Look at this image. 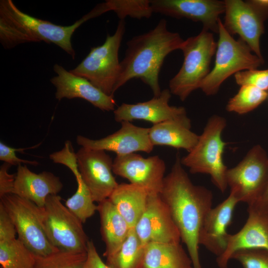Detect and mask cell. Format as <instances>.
<instances>
[{
  "mask_svg": "<svg viewBox=\"0 0 268 268\" xmlns=\"http://www.w3.org/2000/svg\"><path fill=\"white\" fill-rule=\"evenodd\" d=\"M0 203L11 218L18 238L36 256H46L59 251L45 232L42 208L14 194L0 198Z\"/></svg>",
  "mask_w": 268,
  "mask_h": 268,
  "instance_id": "obj_8",
  "label": "cell"
},
{
  "mask_svg": "<svg viewBox=\"0 0 268 268\" xmlns=\"http://www.w3.org/2000/svg\"><path fill=\"white\" fill-rule=\"evenodd\" d=\"M71 145L69 141H67L62 150L53 153L50 155V158L55 163L63 164L67 166L72 171L77 181L81 177L78 168L76 154L71 150Z\"/></svg>",
  "mask_w": 268,
  "mask_h": 268,
  "instance_id": "obj_34",
  "label": "cell"
},
{
  "mask_svg": "<svg viewBox=\"0 0 268 268\" xmlns=\"http://www.w3.org/2000/svg\"><path fill=\"white\" fill-rule=\"evenodd\" d=\"M248 217L237 233L229 234L226 249L216 258L220 268H227L233 254L244 249H262L268 251V213L248 206Z\"/></svg>",
  "mask_w": 268,
  "mask_h": 268,
  "instance_id": "obj_18",
  "label": "cell"
},
{
  "mask_svg": "<svg viewBox=\"0 0 268 268\" xmlns=\"http://www.w3.org/2000/svg\"><path fill=\"white\" fill-rule=\"evenodd\" d=\"M15 225L1 203H0V242L15 238Z\"/></svg>",
  "mask_w": 268,
  "mask_h": 268,
  "instance_id": "obj_36",
  "label": "cell"
},
{
  "mask_svg": "<svg viewBox=\"0 0 268 268\" xmlns=\"http://www.w3.org/2000/svg\"><path fill=\"white\" fill-rule=\"evenodd\" d=\"M226 126L224 118L216 115L211 116L196 146L181 158L182 165L188 167L191 173L210 175L213 184L221 193L228 187L226 177L228 168L223 161L226 143L221 137Z\"/></svg>",
  "mask_w": 268,
  "mask_h": 268,
  "instance_id": "obj_4",
  "label": "cell"
},
{
  "mask_svg": "<svg viewBox=\"0 0 268 268\" xmlns=\"http://www.w3.org/2000/svg\"><path fill=\"white\" fill-rule=\"evenodd\" d=\"M83 268H110L99 255L92 241H88L87 258Z\"/></svg>",
  "mask_w": 268,
  "mask_h": 268,
  "instance_id": "obj_38",
  "label": "cell"
},
{
  "mask_svg": "<svg viewBox=\"0 0 268 268\" xmlns=\"http://www.w3.org/2000/svg\"><path fill=\"white\" fill-rule=\"evenodd\" d=\"M224 27L232 36L238 35L252 52L263 59L260 38L264 33V22L268 13L261 9L253 0H226Z\"/></svg>",
  "mask_w": 268,
  "mask_h": 268,
  "instance_id": "obj_11",
  "label": "cell"
},
{
  "mask_svg": "<svg viewBox=\"0 0 268 268\" xmlns=\"http://www.w3.org/2000/svg\"><path fill=\"white\" fill-rule=\"evenodd\" d=\"M100 231L105 244L103 255L114 254L127 238L131 228L109 199L98 203Z\"/></svg>",
  "mask_w": 268,
  "mask_h": 268,
  "instance_id": "obj_22",
  "label": "cell"
},
{
  "mask_svg": "<svg viewBox=\"0 0 268 268\" xmlns=\"http://www.w3.org/2000/svg\"><path fill=\"white\" fill-rule=\"evenodd\" d=\"M106 12L102 3L69 26H61L32 16L19 10L11 0L0 1V41L5 49L28 42L54 43L74 59L71 38L88 20Z\"/></svg>",
  "mask_w": 268,
  "mask_h": 268,
  "instance_id": "obj_3",
  "label": "cell"
},
{
  "mask_svg": "<svg viewBox=\"0 0 268 268\" xmlns=\"http://www.w3.org/2000/svg\"><path fill=\"white\" fill-rule=\"evenodd\" d=\"M153 12L201 22L202 28L218 33L220 15L224 13V1L219 0H151Z\"/></svg>",
  "mask_w": 268,
  "mask_h": 268,
  "instance_id": "obj_16",
  "label": "cell"
},
{
  "mask_svg": "<svg viewBox=\"0 0 268 268\" xmlns=\"http://www.w3.org/2000/svg\"><path fill=\"white\" fill-rule=\"evenodd\" d=\"M187 125L175 121H167L153 125L149 128V137L154 146H168L190 152L197 144L199 136Z\"/></svg>",
  "mask_w": 268,
  "mask_h": 268,
  "instance_id": "obj_24",
  "label": "cell"
},
{
  "mask_svg": "<svg viewBox=\"0 0 268 268\" xmlns=\"http://www.w3.org/2000/svg\"><path fill=\"white\" fill-rule=\"evenodd\" d=\"M171 97L169 89H164L158 96H154L148 101L136 104L123 103L114 111V119L119 123L142 120L153 125L175 121L191 127L185 108L169 105Z\"/></svg>",
  "mask_w": 268,
  "mask_h": 268,
  "instance_id": "obj_15",
  "label": "cell"
},
{
  "mask_svg": "<svg viewBox=\"0 0 268 268\" xmlns=\"http://www.w3.org/2000/svg\"><path fill=\"white\" fill-rule=\"evenodd\" d=\"M142 268H193L180 243H150L145 245Z\"/></svg>",
  "mask_w": 268,
  "mask_h": 268,
  "instance_id": "obj_25",
  "label": "cell"
},
{
  "mask_svg": "<svg viewBox=\"0 0 268 268\" xmlns=\"http://www.w3.org/2000/svg\"><path fill=\"white\" fill-rule=\"evenodd\" d=\"M216 47L213 33L203 28L197 35L184 40L180 49L184 55L183 63L169 82L171 94L183 101L200 88L210 71L209 67Z\"/></svg>",
  "mask_w": 268,
  "mask_h": 268,
  "instance_id": "obj_5",
  "label": "cell"
},
{
  "mask_svg": "<svg viewBox=\"0 0 268 268\" xmlns=\"http://www.w3.org/2000/svg\"><path fill=\"white\" fill-rule=\"evenodd\" d=\"M149 194L139 186L122 183L118 185L108 199L133 228L145 209Z\"/></svg>",
  "mask_w": 268,
  "mask_h": 268,
  "instance_id": "obj_23",
  "label": "cell"
},
{
  "mask_svg": "<svg viewBox=\"0 0 268 268\" xmlns=\"http://www.w3.org/2000/svg\"><path fill=\"white\" fill-rule=\"evenodd\" d=\"M184 41L178 33L168 30L164 19L152 29L132 38L120 62L115 91L131 79L139 78L150 87L154 96H158L161 92L159 74L164 60L172 52L180 50Z\"/></svg>",
  "mask_w": 268,
  "mask_h": 268,
  "instance_id": "obj_2",
  "label": "cell"
},
{
  "mask_svg": "<svg viewBox=\"0 0 268 268\" xmlns=\"http://www.w3.org/2000/svg\"><path fill=\"white\" fill-rule=\"evenodd\" d=\"M145 248L134 228H131L120 248L106 257V264L110 268H142Z\"/></svg>",
  "mask_w": 268,
  "mask_h": 268,
  "instance_id": "obj_26",
  "label": "cell"
},
{
  "mask_svg": "<svg viewBox=\"0 0 268 268\" xmlns=\"http://www.w3.org/2000/svg\"><path fill=\"white\" fill-rule=\"evenodd\" d=\"M63 187L60 178L52 173L44 171L37 174L21 164L17 167L13 194L43 208L47 198L58 195Z\"/></svg>",
  "mask_w": 268,
  "mask_h": 268,
  "instance_id": "obj_21",
  "label": "cell"
},
{
  "mask_svg": "<svg viewBox=\"0 0 268 268\" xmlns=\"http://www.w3.org/2000/svg\"><path fill=\"white\" fill-rule=\"evenodd\" d=\"M145 245L156 243H180L179 231L169 209L159 194H149L145 209L134 228Z\"/></svg>",
  "mask_w": 268,
  "mask_h": 268,
  "instance_id": "obj_14",
  "label": "cell"
},
{
  "mask_svg": "<svg viewBox=\"0 0 268 268\" xmlns=\"http://www.w3.org/2000/svg\"><path fill=\"white\" fill-rule=\"evenodd\" d=\"M217 34L214 65L200 88L208 96L216 94L223 82L231 75L245 70L257 69L264 63V59L255 54L242 40L234 39L220 18Z\"/></svg>",
  "mask_w": 268,
  "mask_h": 268,
  "instance_id": "obj_6",
  "label": "cell"
},
{
  "mask_svg": "<svg viewBox=\"0 0 268 268\" xmlns=\"http://www.w3.org/2000/svg\"><path fill=\"white\" fill-rule=\"evenodd\" d=\"M11 165L7 163H4L0 168V198L10 194H13L15 174H9L8 169Z\"/></svg>",
  "mask_w": 268,
  "mask_h": 268,
  "instance_id": "obj_37",
  "label": "cell"
},
{
  "mask_svg": "<svg viewBox=\"0 0 268 268\" xmlns=\"http://www.w3.org/2000/svg\"><path fill=\"white\" fill-rule=\"evenodd\" d=\"M58 195H49L43 208V225L52 244L59 250L87 252L88 237L82 223L62 202Z\"/></svg>",
  "mask_w": 268,
  "mask_h": 268,
  "instance_id": "obj_9",
  "label": "cell"
},
{
  "mask_svg": "<svg viewBox=\"0 0 268 268\" xmlns=\"http://www.w3.org/2000/svg\"><path fill=\"white\" fill-rule=\"evenodd\" d=\"M248 206L252 207L263 212L268 213V181L263 193L259 199L255 203Z\"/></svg>",
  "mask_w": 268,
  "mask_h": 268,
  "instance_id": "obj_39",
  "label": "cell"
},
{
  "mask_svg": "<svg viewBox=\"0 0 268 268\" xmlns=\"http://www.w3.org/2000/svg\"><path fill=\"white\" fill-rule=\"evenodd\" d=\"M75 194L68 198L65 205L82 223L94 214L98 205L94 203L91 193L82 178L78 182Z\"/></svg>",
  "mask_w": 268,
  "mask_h": 268,
  "instance_id": "obj_29",
  "label": "cell"
},
{
  "mask_svg": "<svg viewBox=\"0 0 268 268\" xmlns=\"http://www.w3.org/2000/svg\"><path fill=\"white\" fill-rule=\"evenodd\" d=\"M121 124L118 131L106 137L95 140L78 135L76 142L84 148L113 151L117 155L137 151L150 153L153 150L154 146L149 137V128L137 127L129 121Z\"/></svg>",
  "mask_w": 268,
  "mask_h": 268,
  "instance_id": "obj_17",
  "label": "cell"
},
{
  "mask_svg": "<svg viewBox=\"0 0 268 268\" xmlns=\"http://www.w3.org/2000/svg\"><path fill=\"white\" fill-rule=\"evenodd\" d=\"M226 181L230 192L239 202L248 206L255 203L263 193L268 181V157L260 145L251 148L235 167L228 169Z\"/></svg>",
  "mask_w": 268,
  "mask_h": 268,
  "instance_id": "obj_10",
  "label": "cell"
},
{
  "mask_svg": "<svg viewBox=\"0 0 268 268\" xmlns=\"http://www.w3.org/2000/svg\"><path fill=\"white\" fill-rule=\"evenodd\" d=\"M125 22L120 20L114 34L107 35L104 43L93 47L73 74L84 78L106 95L114 96L121 70L119 51L125 32Z\"/></svg>",
  "mask_w": 268,
  "mask_h": 268,
  "instance_id": "obj_7",
  "label": "cell"
},
{
  "mask_svg": "<svg viewBox=\"0 0 268 268\" xmlns=\"http://www.w3.org/2000/svg\"><path fill=\"white\" fill-rule=\"evenodd\" d=\"M110 11H114L120 20L127 16L133 18H149L153 13L149 0H107Z\"/></svg>",
  "mask_w": 268,
  "mask_h": 268,
  "instance_id": "obj_31",
  "label": "cell"
},
{
  "mask_svg": "<svg viewBox=\"0 0 268 268\" xmlns=\"http://www.w3.org/2000/svg\"><path fill=\"white\" fill-rule=\"evenodd\" d=\"M244 268H268V251L262 249L241 250L232 257Z\"/></svg>",
  "mask_w": 268,
  "mask_h": 268,
  "instance_id": "obj_32",
  "label": "cell"
},
{
  "mask_svg": "<svg viewBox=\"0 0 268 268\" xmlns=\"http://www.w3.org/2000/svg\"><path fill=\"white\" fill-rule=\"evenodd\" d=\"M239 201L232 192L222 202L212 207L207 214L199 235L200 245L217 257L224 252L233 214Z\"/></svg>",
  "mask_w": 268,
  "mask_h": 268,
  "instance_id": "obj_20",
  "label": "cell"
},
{
  "mask_svg": "<svg viewBox=\"0 0 268 268\" xmlns=\"http://www.w3.org/2000/svg\"><path fill=\"white\" fill-rule=\"evenodd\" d=\"M53 69L57 75L50 81L56 88V99L81 98L101 110H115L114 96L106 95L86 79L73 74L62 66L55 64Z\"/></svg>",
  "mask_w": 268,
  "mask_h": 268,
  "instance_id": "obj_19",
  "label": "cell"
},
{
  "mask_svg": "<svg viewBox=\"0 0 268 268\" xmlns=\"http://www.w3.org/2000/svg\"><path fill=\"white\" fill-rule=\"evenodd\" d=\"M165 171V163L158 155L147 158L135 153L117 155L113 164L114 174L144 188L149 194L160 193Z\"/></svg>",
  "mask_w": 268,
  "mask_h": 268,
  "instance_id": "obj_13",
  "label": "cell"
},
{
  "mask_svg": "<svg viewBox=\"0 0 268 268\" xmlns=\"http://www.w3.org/2000/svg\"><path fill=\"white\" fill-rule=\"evenodd\" d=\"M236 83L240 85H250L262 90H268V69H253L239 71L234 74Z\"/></svg>",
  "mask_w": 268,
  "mask_h": 268,
  "instance_id": "obj_33",
  "label": "cell"
},
{
  "mask_svg": "<svg viewBox=\"0 0 268 268\" xmlns=\"http://www.w3.org/2000/svg\"><path fill=\"white\" fill-rule=\"evenodd\" d=\"M86 258L87 252L59 250L46 256H36L34 268H83Z\"/></svg>",
  "mask_w": 268,
  "mask_h": 268,
  "instance_id": "obj_30",
  "label": "cell"
},
{
  "mask_svg": "<svg viewBox=\"0 0 268 268\" xmlns=\"http://www.w3.org/2000/svg\"><path fill=\"white\" fill-rule=\"evenodd\" d=\"M76 154L81 178L95 202L108 199L119 184L113 175V161L102 150L81 147Z\"/></svg>",
  "mask_w": 268,
  "mask_h": 268,
  "instance_id": "obj_12",
  "label": "cell"
},
{
  "mask_svg": "<svg viewBox=\"0 0 268 268\" xmlns=\"http://www.w3.org/2000/svg\"><path fill=\"white\" fill-rule=\"evenodd\" d=\"M159 195L169 209L193 268H201L199 235L204 220L212 207L211 191L192 183L177 154L171 171L164 178Z\"/></svg>",
  "mask_w": 268,
  "mask_h": 268,
  "instance_id": "obj_1",
  "label": "cell"
},
{
  "mask_svg": "<svg viewBox=\"0 0 268 268\" xmlns=\"http://www.w3.org/2000/svg\"><path fill=\"white\" fill-rule=\"evenodd\" d=\"M268 96L267 91L255 86L242 85L237 94L228 101L226 109L240 115L247 114L257 108Z\"/></svg>",
  "mask_w": 268,
  "mask_h": 268,
  "instance_id": "obj_28",
  "label": "cell"
},
{
  "mask_svg": "<svg viewBox=\"0 0 268 268\" xmlns=\"http://www.w3.org/2000/svg\"><path fill=\"white\" fill-rule=\"evenodd\" d=\"M36 256L19 239L0 242L1 268H34Z\"/></svg>",
  "mask_w": 268,
  "mask_h": 268,
  "instance_id": "obj_27",
  "label": "cell"
},
{
  "mask_svg": "<svg viewBox=\"0 0 268 268\" xmlns=\"http://www.w3.org/2000/svg\"><path fill=\"white\" fill-rule=\"evenodd\" d=\"M37 146V145L34 146L27 148H12L4 144L0 141V160L12 165H19L21 163L30 164L31 165L36 166L39 163L36 161H30L24 160L18 158L15 153L16 151H23L27 149L33 148Z\"/></svg>",
  "mask_w": 268,
  "mask_h": 268,
  "instance_id": "obj_35",
  "label": "cell"
}]
</instances>
